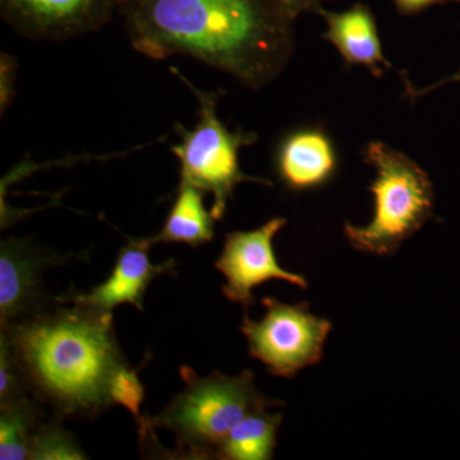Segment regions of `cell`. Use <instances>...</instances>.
I'll return each mask as SVG.
<instances>
[{
    "instance_id": "cell-1",
    "label": "cell",
    "mask_w": 460,
    "mask_h": 460,
    "mask_svg": "<svg viewBox=\"0 0 460 460\" xmlns=\"http://www.w3.org/2000/svg\"><path fill=\"white\" fill-rule=\"evenodd\" d=\"M129 41L154 59L183 54L261 89L295 51L293 17L277 0H124Z\"/></svg>"
},
{
    "instance_id": "cell-2",
    "label": "cell",
    "mask_w": 460,
    "mask_h": 460,
    "mask_svg": "<svg viewBox=\"0 0 460 460\" xmlns=\"http://www.w3.org/2000/svg\"><path fill=\"white\" fill-rule=\"evenodd\" d=\"M25 385L59 416H96L113 402L109 384L128 365L113 314L74 304L2 329Z\"/></svg>"
},
{
    "instance_id": "cell-3",
    "label": "cell",
    "mask_w": 460,
    "mask_h": 460,
    "mask_svg": "<svg viewBox=\"0 0 460 460\" xmlns=\"http://www.w3.org/2000/svg\"><path fill=\"white\" fill-rule=\"evenodd\" d=\"M183 392L153 419L140 420V431L165 429L175 436L181 456L190 459L217 458L224 438L252 411L284 405L257 389L255 374L242 371L235 376L213 372L199 376L181 366Z\"/></svg>"
},
{
    "instance_id": "cell-4",
    "label": "cell",
    "mask_w": 460,
    "mask_h": 460,
    "mask_svg": "<svg viewBox=\"0 0 460 460\" xmlns=\"http://www.w3.org/2000/svg\"><path fill=\"white\" fill-rule=\"evenodd\" d=\"M363 159L375 171L368 187L374 217L362 226L344 223V235L359 252L392 256L434 217V184L425 169L385 142H368Z\"/></svg>"
},
{
    "instance_id": "cell-5",
    "label": "cell",
    "mask_w": 460,
    "mask_h": 460,
    "mask_svg": "<svg viewBox=\"0 0 460 460\" xmlns=\"http://www.w3.org/2000/svg\"><path fill=\"white\" fill-rule=\"evenodd\" d=\"M180 77L184 80L181 75ZM189 86L199 100V120L190 131L180 126L181 141L172 147V151L180 162V183L190 184L210 193L213 196L211 214L215 220H222L238 184L255 181L272 186V183L247 175L239 165V151L255 144L256 133L243 129L230 131L217 117L219 93H204L192 84Z\"/></svg>"
},
{
    "instance_id": "cell-6",
    "label": "cell",
    "mask_w": 460,
    "mask_h": 460,
    "mask_svg": "<svg viewBox=\"0 0 460 460\" xmlns=\"http://www.w3.org/2000/svg\"><path fill=\"white\" fill-rule=\"evenodd\" d=\"M265 316L252 320L244 314L241 332L248 352L272 376L293 378L317 365L323 356L332 321L311 313L310 305H288L275 296L262 298Z\"/></svg>"
},
{
    "instance_id": "cell-7",
    "label": "cell",
    "mask_w": 460,
    "mask_h": 460,
    "mask_svg": "<svg viewBox=\"0 0 460 460\" xmlns=\"http://www.w3.org/2000/svg\"><path fill=\"white\" fill-rule=\"evenodd\" d=\"M287 224L286 217H275L259 228L226 235L215 268L226 278L223 295L232 304L243 305L246 313L256 301L253 290L266 281L283 280L302 289L308 288L307 278L281 268L278 261L274 239Z\"/></svg>"
},
{
    "instance_id": "cell-8",
    "label": "cell",
    "mask_w": 460,
    "mask_h": 460,
    "mask_svg": "<svg viewBox=\"0 0 460 460\" xmlns=\"http://www.w3.org/2000/svg\"><path fill=\"white\" fill-rule=\"evenodd\" d=\"M115 8L118 0H2L9 25L32 40H66L96 31Z\"/></svg>"
},
{
    "instance_id": "cell-9",
    "label": "cell",
    "mask_w": 460,
    "mask_h": 460,
    "mask_svg": "<svg viewBox=\"0 0 460 460\" xmlns=\"http://www.w3.org/2000/svg\"><path fill=\"white\" fill-rule=\"evenodd\" d=\"M151 238L129 239L118 253L113 271L104 283L87 293L68 296L72 304L87 305L95 310L111 313L120 305H135L144 311V296L157 277L175 271L174 260L154 265L150 260Z\"/></svg>"
},
{
    "instance_id": "cell-10",
    "label": "cell",
    "mask_w": 460,
    "mask_h": 460,
    "mask_svg": "<svg viewBox=\"0 0 460 460\" xmlns=\"http://www.w3.org/2000/svg\"><path fill=\"white\" fill-rule=\"evenodd\" d=\"M338 168L337 147L323 127H302L288 133L275 154L278 177L293 192L326 186Z\"/></svg>"
},
{
    "instance_id": "cell-11",
    "label": "cell",
    "mask_w": 460,
    "mask_h": 460,
    "mask_svg": "<svg viewBox=\"0 0 460 460\" xmlns=\"http://www.w3.org/2000/svg\"><path fill=\"white\" fill-rule=\"evenodd\" d=\"M58 256L36 251L29 242L8 238L0 244V323L2 329L25 319L40 301L41 271Z\"/></svg>"
},
{
    "instance_id": "cell-12",
    "label": "cell",
    "mask_w": 460,
    "mask_h": 460,
    "mask_svg": "<svg viewBox=\"0 0 460 460\" xmlns=\"http://www.w3.org/2000/svg\"><path fill=\"white\" fill-rule=\"evenodd\" d=\"M319 13L328 25L323 39L337 48L347 66H367L375 77L383 75V66L393 68L384 57L376 20L370 8L356 4L343 12L319 9Z\"/></svg>"
},
{
    "instance_id": "cell-13",
    "label": "cell",
    "mask_w": 460,
    "mask_h": 460,
    "mask_svg": "<svg viewBox=\"0 0 460 460\" xmlns=\"http://www.w3.org/2000/svg\"><path fill=\"white\" fill-rule=\"evenodd\" d=\"M205 196L206 192L198 187L180 183L164 226L151 237L154 244L184 243L198 248L213 241L217 220L211 211L206 210Z\"/></svg>"
},
{
    "instance_id": "cell-14",
    "label": "cell",
    "mask_w": 460,
    "mask_h": 460,
    "mask_svg": "<svg viewBox=\"0 0 460 460\" xmlns=\"http://www.w3.org/2000/svg\"><path fill=\"white\" fill-rule=\"evenodd\" d=\"M284 416L269 410L252 411L224 438L217 459L270 460Z\"/></svg>"
},
{
    "instance_id": "cell-15",
    "label": "cell",
    "mask_w": 460,
    "mask_h": 460,
    "mask_svg": "<svg viewBox=\"0 0 460 460\" xmlns=\"http://www.w3.org/2000/svg\"><path fill=\"white\" fill-rule=\"evenodd\" d=\"M41 411L27 396L0 404V459H29Z\"/></svg>"
},
{
    "instance_id": "cell-16",
    "label": "cell",
    "mask_w": 460,
    "mask_h": 460,
    "mask_svg": "<svg viewBox=\"0 0 460 460\" xmlns=\"http://www.w3.org/2000/svg\"><path fill=\"white\" fill-rule=\"evenodd\" d=\"M29 459L83 460L87 459V456L77 438L56 420L45 425L40 423L33 432Z\"/></svg>"
},
{
    "instance_id": "cell-17",
    "label": "cell",
    "mask_w": 460,
    "mask_h": 460,
    "mask_svg": "<svg viewBox=\"0 0 460 460\" xmlns=\"http://www.w3.org/2000/svg\"><path fill=\"white\" fill-rule=\"evenodd\" d=\"M109 396L113 404L122 405L140 423L145 389L138 378L137 370H132L126 365L115 372L109 384Z\"/></svg>"
},
{
    "instance_id": "cell-18",
    "label": "cell",
    "mask_w": 460,
    "mask_h": 460,
    "mask_svg": "<svg viewBox=\"0 0 460 460\" xmlns=\"http://www.w3.org/2000/svg\"><path fill=\"white\" fill-rule=\"evenodd\" d=\"M25 381L7 339L0 335V404L25 396Z\"/></svg>"
},
{
    "instance_id": "cell-19",
    "label": "cell",
    "mask_w": 460,
    "mask_h": 460,
    "mask_svg": "<svg viewBox=\"0 0 460 460\" xmlns=\"http://www.w3.org/2000/svg\"><path fill=\"white\" fill-rule=\"evenodd\" d=\"M16 60L8 54H2V111L8 107L13 96V84L16 81Z\"/></svg>"
},
{
    "instance_id": "cell-20",
    "label": "cell",
    "mask_w": 460,
    "mask_h": 460,
    "mask_svg": "<svg viewBox=\"0 0 460 460\" xmlns=\"http://www.w3.org/2000/svg\"><path fill=\"white\" fill-rule=\"evenodd\" d=\"M452 83H460V71L456 72V74L449 75V77L444 78V80L438 81V83L431 84V86L422 87V89H417V87L413 86V84L410 83L408 80L404 81L405 93H407V98H410L411 102H413L414 100L428 95V93H432V91H435L436 89H438V87L445 86V84H449Z\"/></svg>"
},
{
    "instance_id": "cell-21",
    "label": "cell",
    "mask_w": 460,
    "mask_h": 460,
    "mask_svg": "<svg viewBox=\"0 0 460 460\" xmlns=\"http://www.w3.org/2000/svg\"><path fill=\"white\" fill-rule=\"evenodd\" d=\"M443 2L445 0H394L396 7L404 14L417 13V12Z\"/></svg>"
},
{
    "instance_id": "cell-22",
    "label": "cell",
    "mask_w": 460,
    "mask_h": 460,
    "mask_svg": "<svg viewBox=\"0 0 460 460\" xmlns=\"http://www.w3.org/2000/svg\"><path fill=\"white\" fill-rule=\"evenodd\" d=\"M277 2L290 17L295 18L299 12L314 7L321 0H277Z\"/></svg>"
},
{
    "instance_id": "cell-23",
    "label": "cell",
    "mask_w": 460,
    "mask_h": 460,
    "mask_svg": "<svg viewBox=\"0 0 460 460\" xmlns=\"http://www.w3.org/2000/svg\"><path fill=\"white\" fill-rule=\"evenodd\" d=\"M124 2V0H118V4H122V3Z\"/></svg>"
}]
</instances>
